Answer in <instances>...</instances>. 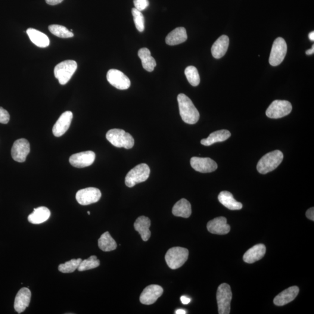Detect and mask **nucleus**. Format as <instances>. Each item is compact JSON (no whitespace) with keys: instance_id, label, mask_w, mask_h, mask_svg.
Segmentation results:
<instances>
[{"instance_id":"f257e3e1","label":"nucleus","mask_w":314,"mask_h":314,"mask_svg":"<svg viewBox=\"0 0 314 314\" xmlns=\"http://www.w3.org/2000/svg\"><path fill=\"white\" fill-rule=\"evenodd\" d=\"M179 113L182 119L186 123L193 125L200 118V114L187 96L179 94L178 96Z\"/></svg>"},{"instance_id":"f03ea898","label":"nucleus","mask_w":314,"mask_h":314,"mask_svg":"<svg viewBox=\"0 0 314 314\" xmlns=\"http://www.w3.org/2000/svg\"><path fill=\"white\" fill-rule=\"evenodd\" d=\"M106 138L110 144L118 148L130 149L135 145V140L132 136L122 129H113L109 130L106 134Z\"/></svg>"},{"instance_id":"7ed1b4c3","label":"nucleus","mask_w":314,"mask_h":314,"mask_svg":"<svg viewBox=\"0 0 314 314\" xmlns=\"http://www.w3.org/2000/svg\"><path fill=\"white\" fill-rule=\"evenodd\" d=\"M284 159V154L281 151L275 150L267 153L261 158L257 164V169L261 174H266L275 170Z\"/></svg>"},{"instance_id":"20e7f679","label":"nucleus","mask_w":314,"mask_h":314,"mask_svg":"<svg viewBox=\"0 0 314 314\" xmlns=\"http://www.w3.org/2000/svg\"><path fill=\"white\" fill-rule=\"evenodd\" d=\"M189 257V250L185 248L174 247L170 248L166 255L167 265L172 269L180 268Z\"/></svg>"},{"instance_id":"39448f33","label":"nucleus","mask_w":314,"mask_h":314,"mask_svg":"<svg viewBox=\"0 0 314 314\" xmlns=\"http://www.w3.org/2000/svg\"><path fill=\"white\" fill-rule=\"evenodd\" d=\"M150 169L146 164H141L129 171L125 178V184L132 188L138 183L144 182L150 176Z\"/></svg>"},{"instance_id":"423d86ee","label":"nucleus","mask_w":314,"mask_h":314,"mask_svg":"<svg viewBox=\"0 0 314 314\" xmlns=\"http://www.w3.org/2000/svg\"><path fill=\"white\" fill-rule=\"evenodd\" d=\"M77 64L73 60H66L58 64L54 68V75L61 85L69 82L77 70Z\"/></svg>"},{"instance_id":"0eeeda50","label":"nucleus","mask_w":314,"mask_h":314,"mask_svg":"<svg viewBox=\"0 0 314 314\" xmlns=\"http://www.w3.org/2000/svg\"><path fill=\"white\" fill-rule=\"evenodd\" d=\"M232 298V293L230 286L227 284L219 285L217 293V300L219 314L230 313Z\"/></svg>"},{"instance_id":"6e6552de","label":"nucleus","mask_w":314,"mask_h":314,"mask_svg":"<svg viewBox=\"0 0 314 314\" xmlns=\"http://www.w3.org/2000/svg\"><path fill=\"white\" fill-rule=\"evenodd\" d=\"M288 47L285 40L282 37L276 39L272 45L269 56V64L273 67L278 66L284 60L287 55Z\"/></svg>"},{"instance_id":"1a4fd4ad","label":"nucleus","mask_w":314,"mask_h":314,"mask_svg":"<svg viewBox=\"0 0 314 314\" xmlns=\"http://www.w3.org/2000/svg\"><path fill=\"white\" fill-rule=\"evenodd\" d=\"M292 110L290 102L286 100L273 101L267 109L266 116L272 119H278L288 116Z\"/></svg>"},{"instance_id":"9d476101","label":"nucleus","mask_w":314,"mask_h":314,"mask_svg":"<svg viewBox=\"0 0 314 314\" xmlns=\"http://www.w3.org/2000/svg\"><path fill=\"white\" fill-rule=\"evenodd\" d=\"M101 197V193L97 188H88L80 190L77 192L76 198L78 203L82 206L97 203Z\"/></svg>"},{"instance_id":"9b49d317","label":"nucleus","mask_w":314,"mask_h":314,"mask_svg":"<svg viewBox=\"0 0 314 314\" xmlns=\"http://www.w3.org/2000/svg\"><path fill=\"white\" fill-rule=\"evenodd\" d=\"M30 150L29 142L25 139H20L14 142L11 149L12 158L18 163H24L26 161L27 155Z\"/></svg>"},{"instance_id":"f8f14e48","label":"nucleus","mask_w":314,"mask_h":314,"mask_svg":"<svg viewBox=\"0 0 314 314\" xmlns=\"http://www.w3.org/2000/svg\"><path fill=\"white\" fill-rule=\"evenodd\" d=\"M108 82L115 88L120 90H126L130 86V80L126 74L121 71L112 69L108 71L107 74Z\"/></svg>"},{"instance_id":"ddd939ff","label":"nucleus","mask_w":314,"mask_h":314,"mask_svg":"<svg viewBox=\"0 0 314 314\" xmlns=\"http://www.w3.org/2000/svg\"><path fill=\"white\" fill-rule=\"evenodd\" d=\"M163 289L157 285H151L146 287L143 291L140 301L145 305H151L156 302L158 298L163 293Z\"/></svg>"},{"instance_id":"4468645a","label":"nucleus","mask_w":314,"mask_h":314,"mask_svg":"<svg viewBox=\"0 0 314 314\" xmlns=\"http://www.w3.org/2000/svg\"><path fill=\"white\" fill-rule=\"evenodd\" d=\"M191 166L194 170L201 173H210L217 169L216 162L210 158L193 157L191 160Z\"/></svg>"},{"instance_id":"2eb2a0df","label":"nucleus","mask_w":314,"mask_h":314,"mask_svg":"<svg viewBox=\"0 0 314 314\" xmlns=\"http://www.w3.org/2000/svg\"><path fill=\"white\" fill-rule=\"evenodd\" d=\"M96 154L92 151L80 152L71 155L70 163L74 167L82 169L91 166L94 163Z\"/></svg>"},{"instance_id":"dca6fc26","label":"nucleus","mask_w":314,"mask_h":314,"mask_svg":"<svg viewBox=\"0 0 314 314\" xmlns=\"http://www.w3.org/2000/svg\"><path fill=\"white\" fill-rule=\"evenodd\" d=\"M72 119L73 114L71 111H66L62 114L52 128L54 135L56 137L64 135L70 128Z\"/></svg>"},{"instance_id":"f3484780","label":"nucleus","mask_w":314,"mask_h":314,"mask_svg":"<svg viewBox=\"0 0 314 314\" xmlns=\"http://www.w3.org/2000/svg\"><path fill=\"white\" fill-rule=\"evenodd\" d=\"M208 231L211 234L226 235L231 231V227L227 223L226 217H220L210 220L207 223Z\"/></svg>"},{"instance_id":"a211bd4d","label":"nucleus","mask_w":314,"mask_h":314,"mask_svg":"<svg viewBox=\"0 0 314 314\" xmlns=\"http://www.w3.org/2000/svg\"><path fill=\"white\" fill-rule=\"evenodd\" d=\"M31 291L28 288H23L20 289L15 297L14 309L18 313L24 312L29 306L31 300Z\"/></svg>"},{"instance_id":"6ab92c4d","label":"nucleus","mask_w":314,"mask_h":314,"mask_svg":"<svg viewBox=\"0 0 314 314\" xmlns=\"http://www.w3.org/2000/svg\"><path fill=\"white\" fill-rule=\"evenodd\" d=\"M299 293V288L297 287L289 288L276 296L273 303L277 306H283L293 301Z\"/></svg>"},{"instance_id":"aec40b11","label":"nucleus","mask_w":314,"mask_h":314,"mask_svg":"<svg viewBox=\"0 0 314 314\" xmlns=\"http://www.w3.org/2000/svg\"><path fill=\"white\" fill-rule=\"evenodd\" d=\"M150 219L145 216L139 217L134 223L135 229L141 235L142 240L145 242L148 241L150 238Z\"/></svg>"},{"instance_id":"412c9836","label":"nucleus","mask_w":314,"mask_h":314,"mask_svg":"<svg viewBox=\"0 0 314 314\" xmlns=\"http://www.w3.org/2000/svg\"><path fill=\"white\" fill-rule=\"evenodd\" d=\"M266 253V245L263 244H257L245 252L243 260L248 264H253L262 259Z\"/></svg>"},{"instance_id":"4be33fe9","label":"nucleus","mask_w":314,"mask_h":314,"mask_svg":"<svg viewBox=\"0 0 314 314\" xmlns=\"http://www.w3.org/2000/svg\"><path fill=\"white\" fill-rule=\"evenodd\" d=\"M229 45V37L222 35L217 40L211 48V53L216 59H220L223 57L228 50Z\"/></svg>"},{"instance_id":"5701e85b","label":"nucleus","mask_w":314,"mask_h":314,"mask_svg":"<svg viewBox=\"0 0 314 314\" xmlns=\"http://www.w3.org/2000/svg\"><path fill=\"white\" fill-rule=\"evenodd\" d=\"M188 39L187 32L185 27H177L167 35L166 42L169 46H176L184 43Z\"/></svg>"},{"instance_id":"b1692460","label":"nucleus","mask_w":314,"mask_h":314,"mask_svg":"<svg viewBox=\"0 0 314 314\" xmlns=\"http://www.w3.org/2000/svg\"><path fill=\"white\" fill-rule=\"evenodd\" d=\"M51 216L50 211L45 207L35 208L33 212L28 217V220L33 224H40L46 221Z\"/></svg>"},{"instance_id":"393cba45","label":"nucleus","mask_w":314,"mask_h":314,"mask_svg":"<svg viewBox=\"0 0 314 314\" xmlns=\"http://www.w3.org/2000/svg\"><path fill=\"white\" fill-rule=\"evenodd\" d=\"M28 36L33 43L40 48H46L49 45V40L45 34L32 28L26 30Z\"/></svg>"},{"instance_id":"a878e982","label":"nucleus","mask_w":314,"mask_h":314,"mask_svg":"<svg viewBox=\"0 0 314 314\" xmlns=\"http://www.w3.org/2000/svg\"><path fill=\"white\" fill-rule=\"evenodd\" d=\"M218 200L223 206L231 210H239L242 208L241 203L236 201L231 193L222 191L218 195Z\"/></svg>"},{"instance_id":"bb28decb","label":"nucleus","mask_w":314,"mask_h":314,"mask_svg":"<svg viewBox=\"0 0 314 314\" xmlns=\"http://www.w3.org/2000/svg\"><path fill=\"white\" fill-rule=\"evenodd\" d=\"M231 136V133L228 130L225 129L217 130L211 133L207 139L201 140V144L205 146H210L217 142H224Z\"/></svg>"},{"instance_id":"cd10ccee","label":"nucleus","mask_w":314,"mask_h":314,"mask_svg":"<svg viewBox=\"0 0 314 314\" xmlns=\"http://www.w3.org/2000/svg\"><path fill=\"white\" fill-rule=\"evenodd\" d=\"M172 214L176 217L188 218L191 217L192 214L191 203L186 199H181L174 205L172 208Z\"/></svg>"},{"instance_id":"c85d7f7f","label":"nucleus","mask_w":314,"mask_h":314,"mask_svg":"<svg viewBox=\"0 0 314 314\" xmlns=\"http://www.w3.org/2000/svg\"><path fill=\"white\" fill-rule=\"evenodd\" d=\"M138 56L142 61V66L148 72H153L156 67V61L151 55L150 51L147 48H142L138 51Z\"/></svg>"},{"instance_id":"c756f323","label":"nucleus","mask_w":314,"mask_h":314,"mask_svg":"<svg viewBox=\"0 0 314 314\" xmlns=\"http://www.w3.org/2000/svg\"><path fill=\"white\" fill-rule=\"evenodd\" d=\"M98 247L103 251L108 252L116 249L117 244L114 239L112 238L110 233H104L99 238L98 241Z\"/></svg>"},{"instance_id":"7c9ffc66","label":"nucleus","mask_w":314,"mask_h":314,"mask_svg":"<svg viewBox=\"0 0 314 314\" xmlns=\"http://www.w3.org/2000/svg\"><path fill=\"white\" fill-rule=\"evenodd\" d=\"M49 32L61 38L67 39L73 37V33L64 26L51 24L48 26Z\"/></svg>"},{"instance_id":"2f4dec72","label":"nucleus","mask_w":314,"mask_h":314,"mask_svg":"<svg viewBox=\"0 0 314 314\" xmlns=\"http://www.w3.org/2000/svg\"><path fill=\"white\" fill-rule=\"evenodd\" d=\"M185 74L188 82L193 86H197L200 82V77L198 70L193 66H189L186 68Z\"/></svg>"},{"instance_id":"473e14b6","label":"nucleus","mask_w":314,"mask_h":314,"mask_svg":"<svg viewBox=\"0 0 314 314\" xmlns=\"http://www.w3.org/2000/svg\"><path fill=\"white\" fill-rule=\"evenodd\" d=\"M100 264V261L97 259L96 256H90L88 259L82 260L77 268L79 271H85V270L97 268Z\"/></svg>"},{"instance_id":"72a5a7b5","label":"nucleus","mask_w":314,"mask_h":314,"mask_svg":"<svg viewBox=\"0 0 314 314\" xmlns=\"http://www.w3.org/2000/svg\"><path fill=\"white\" fill-rule=\"evenodd\" d=\"M82 260L72 259L58 266L59 271L64 273H72L77 269Z\"/></svg>"},{"instance_id":"f704fd0d","label":"nucleus","mask_w":314,"mask_h":314,"mask_svg":"<svg viewBox=\"0 0 314 314\" xmlns=\"http://www.w3.org/2000/svg\"><path fill=\"white\" fill-rule=\"evenodd\" d=\"M132 13L134 20L136 29L139 32H143L145 30V18L141 11L135 8L132 9Z\"/></svg>"},{"instance_id":"c9c22d12","label":"nucleus","mask_w":314,"mask_h":314,"mask_svg":"<svg viewBox=\"0 0 314 314\" xmlns=\"http://www.w3.org/2000/svg\"><path fill=\"white\" fill-rule=\"evenodd\" d=\"M135 8L140 11L145 10L149 5L148 0H134L133 1Z\"/></svg>"},{"instance_id":"e433bc0d","label":"nucleus","mask_w":314,"mask_h":314,"mask_svg":"<svg viewBox=\"0 0 314 314\" xmlns=\"http://www.w3.org/2000/svg\"><path fill=\"white\" fill-rule=\"evenodd\" d=\"M10 116L8 112L5 109L0 107V123L7 124L8 123Z\"/></svg>"},{"instance_id":"4c0bfd02","label":"nucleus","mask_w":314,"mask_h":314,"mask_svg":"<svg viewBox=\"0 0 314 314\" xmlns=\"http://www.w3.org/2000/svg\"><path fill=\"white\" fill-rule=\"evenodd\" d=\"M306 217L310 220H314V208H310L306 212Z\"/></svg>"},{"instance_id":"58836bf2","label":"nucleus","mask_w":314,"mask_h":314,"mask_svg":"<svg viewBox=\"0 0 314 314\" xmlns=\"http://www.w3.org/2000/svg\"><path fill=\"white\" fill-rule=\"evenodd\" d=\"M63 1L64 0H46L47 4L50 5H55L60 4V3Z\"/></svg>"},{"instance_id":"ea45409f","label":"nucleus","mask_w":314,"mask_h":314,"mask_svg":"<svg viewBox=\"0 0 314 314\" xmlns=\"http://www.w3.org/2000/svg\"><path fill=\"white\" fill-rule=\"evenodd\" d=\"M180 300H181L182 304H185V305L186 304H188L191 301V298L185 296L180 297Z\"/></svg>"},{"instance_id":"a19ab883","label":"nucleus","mask_w":314,"mask_h":314,"mask_svg":"<svg viewBox=\"0 0 314 314\" xmlns=\"http://www.w3.org/2000/svg\"><path fill=\"white\" fill-rule=\"evenodd\" d=\"M306 52L307 55L313 54L314 52V45H313V48L309 49V50H307Z\"/></svg>"},{"instance_id":"79ce46f5","label":"nucleus","mask_w":314,"mask_h":314,"mask_svg":"<svg viewBox=\"0 0 314 314\" xmlns=\"http://www.w3.org/2000/svg\"><path fill=\"white\" fill-rule=\"evenodd\" d=\"M186 313H186V311L182 309L176 310L175 312L176 314H186Z\"/></svg>"},{"instance_id":"37998d69","label":"nucleus","mask_w":314,"mask_h":314,"mask_svg":"<svg viewBox=\"0 0 314 314\" xmlns=\"http://www.w3.org/2000/svg\"><path fill=\"white\" fill-rule=\"evenodd\" d=\"M309 37L311 41L314 42V32L313 31V32H310L309 35Z\"/></svg>"},{"instance_id":"c03bdc74","label":"nucleus","mask_w":314,"mask_h":314,"mask_svg":"<svg viewBox=\"0 0 314 314\" xmlns=\"http://www.w3.org/2000/svg\"><path fill=\"white\" fill-rule=\"evenodd\" d=\"M88 214H89V215H90V211H88Z\"/></svg>"}]
</instances>
